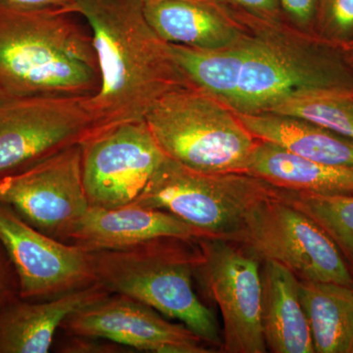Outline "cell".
Wrapping results in <instances>:
<instances>
[{
	"label": "cell",
	"mask_w": 353,
	"mask_h": 353,
	"mask_svg": "<svg viewBox=\"0 0 353 353\" xmlns=\"http://www.w3.org/2000/svg\"><path fill=\"white\" fill-rule=\"evenodd\" d=\"M81 148L83 190L95 208L131 204L166 158L145 120L114 127Z\"/></svg>",
	"instance_id": "30bf717a"
},
{
	"label": "cell",
	"mask_w": 353,
	"mask_h": 353,
	"mask_svg": "<svg viewBox=\"0 0 353 353\" xmlns=\"http://www.w3.org/2000/svg\"><path fill=\"white\" fill-rule=\"evenodd\" d=\"M0 241L17 273L20 299L46 301L97 282L90 253L43 233L3 204Z\"/></svg>",
	"instance_id": "7c38bea8"
},
{
	"label": "cell",
	"mask_w": 353,
	"mask_h": 353,
	"mask_svg": "<svg viewBox=\"0 0 353 353\" xmlns=\"http://www.w3.org/2000/svg\"><path fill=\"white\" fill-rule=\"evenodd\" d=\"M58 352L64 353H121L131 348L94 336H68L58 343Z\"/></svg>",
	"instance_id": "d4e9b609"
},
{
	"label": "cell",
	"mask_w": 353,
	"mask_h": 353,
	"mask_svg": "<svg viewBox=\"0 0 353 353\" xmlns=\"http://www.w3.org/2000/svg\"><path fill=\"white\" fill-rule=\"evenodd\" d=\"M92 34L101 85L85 106L95 134L145 120L162 97L194 83L148 25L143 0H77Z\"/></svg>",
	"instance_id": "7a4b0ae2"
},
{
	"label": "cell",
	"mask_w": 353,
	"mask_h": 353,
	"mask_svg": "<svg viewBox=\"0 0 353 353\" xmlns=\"http://www.w3.org/2000/svg\"><path fill=\"white\" fill-rule=\"evenodd\" d=\"M231 241L261 263L283 265L299 280L353 288L352 272L326 232L279 196L259 204Z\"/></svg>",
	"instance_id": "52a82bcc"
},
{
	"label": "cell",
	"mask_w": 353,
	"mask_h": 353,
	"mask_svg": "<svg viewBox=\"0 0 353 353\" xmlns=\"http://www.w3.org/2000/svg\"><path fill=\"white\" fill-rule=\"evenodd\" d=\"M227 12L243 31L226 48L208 51L168 44L190 82L234 112H270L299 92L353 94V70L340 48L287 21Z\"/></svg>",
	"instance_id": "6da1fadb"
},
{
	"label": "cell",
	"mask_w": 353,
	"mask_h": 353,
	"mask_svg": "<svg viewBox=\"0 0 353 353\" xmlns=\"http://www.w3.org/2000/svg\"><path fill=\"white\" fill-rule=\"evenodd\" d=\"M236 114L259 141L274 143L311 161L353 169L352 138L310 121L283 114Z\"/></svg>",
	"instance_id": "ac0fdd59"
},
{
	"label": "cell",
	"mask_w": 353,
	"mask_h": 353,
	"mask_svg": "<svg viewBox=\"0 0 353 353\" xmlns=\"http://www.w3.org/2000/svg\"><path fill=\"white\" fill-rule=\"evenodd\" d=\"M229 12L243 14L271 22L285 21L279 0H211Z\"/></svg>",
	"instance_id": "cb8c5ba5"
},
{
	"label": "cell",
	"mask_w": 353,
	"mask_h": 353,
	"mask_svg": "<svg viewBox=\"0 0 353 353\" xmlns=\"http://www.w3.org/2000/svg\"><path fill=\"white\" fill-rule=\"evenodd\" d=\"M163 236L208 238L201 230L166 211L129 204L112 209L88 208L67 243L87 252H97L130 248Z\"/></svg>",
	"instance_id": "5bb4252c"
},
{
	"label": "cell",
	"mask_w": 353,
	"mask_h": 353,
	"mask_svg": "<svg viewBox=\"0 0 353 353\" xmlns=\"http://www.w3.org/2000/svg\"><path fill=\"white\" fill-rule=\"evenodd\" d=\"M201 253L196 278L219 306L225 353L268 352L261 327V262L219 238L196 240Z\"/></svg>",
	"instance_id": "9c48e42d"
},
{
	"label": "cell",
	"mask_w": 353,
	"mask_h": 353,
	"mask_svg": "<svg viewBox=\"0 0 353 353\" xmlns=\"http://www.w3.org/2000/svg\"><path fill=\"white\" fill-rule=\"evenodd\" d=\"M341 50L343 52V57L347 60V64L353 70V41L347 43V46H343Z\"/></svg>",
	"instance_id": "f1b7e54d"
},
{
	"label": "cell",
	"mask_w": 353,
	"mask_h": 353,
	"mask_svg": "<svg viewBox=\"0 0 353 353\" xmlns=\"http://www.w3.org/2000/svg\"><path fill=\"white\" fill-rule=\"evenodd\" d=\"M82 148L72 146L43 161L0 176V204L43 233L67 243L90 208L82 180Z\"/></svg>",
	"instance_id": "8fae6325"
},
{
	"label": "cell",
	"mask_w": 353,
	"mask_h": 353,
	"mask_svg": "<svg viewBox=\"0 0 353 353\" xmlns=\"http://www.w3.org/2000/svg\"><path fill=\"white\" fill-rule=\"evenodd\" d=\"M279 188L248 173H203L166 157L132 205L158 209L208 238L233 241L248 216Z\"/></svg>",
	"instance_id": "8992f818"
},
{
	"label": "cell",
	"mask_w": 353,
	"mask_h": 353,
	"mask_svg": "<svg viewBox=\"0 0 353 353\" xmlns=\"http://www.w3.org/2000/svg\"><path fill=\"white\" fill-rule=\"evenodd\" d=\"M261 327L274 353H315L301 297L299 279L274 261L261 263Z\"/></svg>",
	"instance_id": "e0dca14e"
},
{
	"label": "cell",
	"mask_w": 353,
	"mask_h": 353,
	"mask_svg": "<svg viewBox=\"0 0 353 353\" xmlns=\"http://www.w3.org/2000/svg\"><path fill=\"white\" fill-rule=\"evenodd\" d=\"M97 281L182 322L206 345L221 350L214 314L197 296L194 279L201 260L196 240L163 236L121 248L88 252Z\"/></svg>",
	"instance_id": "277c9868"
},
{
	"label": "cell",
	"mask_w": 353,
	"mask_h": 353,
	"mask_svg": "<svg viewBox=\"0 0 353 353\" xmlns=\"http://www.w3.org/2000/svg\"><path fill=\"white\" fill-rule=\"evenodd\" d=\"M11 6L34 9H52L75 14L77 0H0Z\"/></svg>",
	"instance_id": "83f0119b"
},
{
	"label": "cell",
	"mask_w": 353,
	"mask_h": 353,
	"mask_svg": "<svg viewBox=\"0 0 353 353\" xmlns=\"http://www.w3.org/2000/svg\"><path fill=\"white\" fill-rule=\"evenodd\" d=\"M145 120L166 157L203 173H246L259 143L234 111L194 85L165 94Z\"/></svg>",
	"instance_id": "5b68a950"
},
{
	"label": "cell",
	"mask_w": 353,
	"mask_h": 353,
	"mask_svg": "<svg viewBox=\"0 0 353 353\" xmlns=\"http://www.w3.org/2000/svg\"><path fill=\"white\" fill-rule=\"evenodd\" d=\"M270 112L310 121L353 139V94L299 92L281 101Z\"/></svg>",
	"instance_id": "7402d4cb"
},
{
	"label": "cell",
	"mask_w": 353,
	"mask_h": 353,
	"mask_svg": "<svg viewBox=\"0 0 353 353\" xmlns=\"http://www.w3.org/2000/svg\"><path fill=\"white\" fill-rule=\"evenodd\" d=\"M278 196L326 232L353 276V196H324L285 189H279Z\"/></svg>",
	"instance_id": "44dd1931"
},
{
	"label": "cell",
	"mask_w": 353,
	"mask_h": 353,
	"mask_svg": "<svg viewBox=\"0 0 353 353\" xmlns=\"http://www.w3.org/2000/svg\"><path fill=\"white\" fill-rule=\"evenodd\" d=\"M148 25L162 41L199 50L233 43L243 26L211 0H143Z\"/></svg>",
	"instance_id": "2e32d148"
},
{
	"label": "cell",
	"mask_w": 353,
	"mask_h": 353,
	"mask_svg": "<svg viewBox=\"0 0 353 353\" xmlns=\"http://www.w3.org/2000/svg\"><path fill=\"white\" fill-rule=\"evenodd\" d=\"M60 330L68 336L101 338L139 352H216L185 325L174 324L150 306L120 294L77 311Z\"/></svg>",
	"instance_id": "4fadbf2b"
},
{
	"label": "cell",
	"mask_w": 353,
	"mask_h": 353,
	"mask_svg": "<svg viewBox=\"0 0 353 353\" xmlns=\"http://www.w3.org/2000/svg\"><path fill=\"white\" fill-rule=\"evenodd\" d=\"M246 173L279 189L324 196H353V169L311 161L259 141Z\"/></svg>",
	"instance_id": "d6986e66"
},
{
	"label": "cell",
	"mask_w": 353,
	"mask_h": 353,
	"mask_svg": "<svg viewBox=\"0 0 353 353\" xmlns=\"http://www.w3.org/2000/svg\"><path fill=\"white\" fill-rule=\"evenodd\" d=\"M285 19L299 31L312 34L317 0H279Z\"/></svg>",
	"instance_id": "484cf974"
},
{
	"label": "cell",
	"mask_w": 353,
	"mask_h": 353,
	"mask_svg": "<svg viewBox=\"0 0 353 353\" xmlns=\"http://www.w3.org/2000/svg\"><path fill=\"white\" fill-rule=\"evenodd\" d=\"M313 34L340 50L353 41V0H317Z\"/></svg>",
	"instance_id": "603a6c76"
},
{
	"label": "cell",
	"mask_w": 353,
	"mask_h": 353,
	"mask_svg": "<svg viewBox=\"0 0 353 353\" xmlns=\"http://www.w3.org/2000/svg\"><path fill=\"white\" fill-rule=\"evenodd\" d=\"M87 97L0 99V176L97 136Z\"/></svg>",
	"instance_id": "ba28073f"
},
{
	"label": "cell",
	"mask_w": 353,
	"mask_h": 353,
	"mask_svg": "<svg viewBox=\"0 0 353 353\" xmlns=\"http://www.w3.org/2000/svg\"><path fill=\"white\" fill-rule=\"evenodd\" d=\"M315 353H353V288L299 280Z\"/></svg>",
	"instance_id": "ffe728a7"
},
{
	"label": "cell",
	"mask_w": 353,
	"mask_h": 353,
	"mask_svg": "<svg viewBox=\"0 0 353 353\" xmlns=\"http://www.w3.org/2000/svg\"><path fill=\"white\" fill-rule=\"evenodd\" d=\"M111 292L97 282L46 301L17 299L0 311V353H48L70 315Z\"/></svg>",
	"instance_id": "9a60e30c"
},
{
	"label": "cell",
	"mask_w": 353,
	"mask_h": 353,
	"mask_svg": "<svg viewBox=\"0 0 353 353\" xmlns=\"http://www.w3.org/2000/svg\"><path fill=\"white\" fill-rule=\"evenodd\" d=\"M19 281L12 261L0 241V311L19 299Z\"/></svg>",
	"instance_id": "4316f807"
},
{
	"label": "cell",
	"mask_w": 353,
	"mask_h": 353,
	"mask_svg": "<svg viewBox=\"0 0 353 353\" xmlns=\"http://www.w3.org/2000/svg\"><path fill=\"white\" fill-rule=\"evenodd\" d=\"M74 16L0 2V99L90 97L99 90L92 34Z\"/></svg>",
	"instance_id": "3957f363"
}]
</instances>
